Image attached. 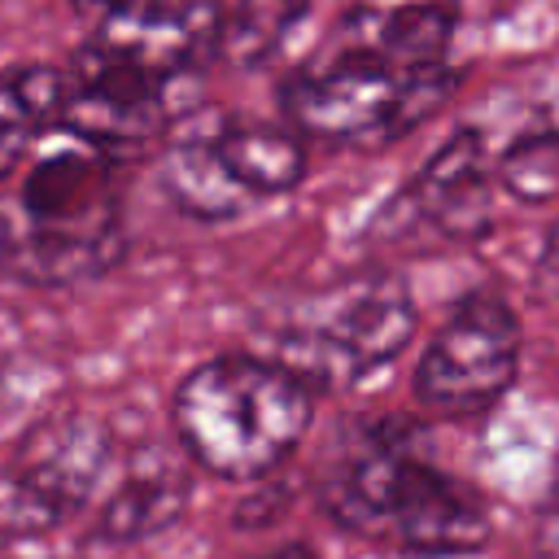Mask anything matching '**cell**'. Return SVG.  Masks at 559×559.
Instances as JSON below:
<instances>
[{"label":"cell","instance_id":"obj_3","mask_svg":"<svg viewBox=\"0 0 559 559\" xmlns=\"http://www.w3.org/2000/svg\"><path fill=\"white\" fill-rule=\"evenodd\" d=\"M319 511L371 546L406 559L480 555L493 537L485 493L428 454L406 415H345L310 472Z\"/></svg>","mask_w":559,"mask_h":559},{"label":"cell","instance_id":"obj_9","mask_svg":"<svg viewBox=\"0 0 559 559\" xmlns=\"http://www.w3.org/2000/svg\"><path fill=\"white\" fill-rule=\"evenodd\" d=\"M114 428L96 415L31 424L0 467V537H39L70 524L114 463Z\"/></svg>","mask_w":559,"mask_h":559},{"label":"cell","instance_id":"obj_2","mask_svg":"<svg viewBox=\"0 0 559 559\" xmlns=\"http://www.w3.org/2000/svg\"><path fill=\"white\" fill-rule=\"evenodd\" d=\"M223 0H127L92 17L66 74L57 131L114 157H135L197 105L218 57Z\"/></svg>","mask_w":559,"mask_h":559},{"label":"cell","instance_id":"obj_4","mask_svg":"<svg viewBox=\"0 0 559 559\" xmlns=\"http://www.w3.org/2000/svg\"><path fill=\"white\" fill-rule=\"evenodd\" d=\"M66 135V131H61ZM127 258L122 157L66 135L0 197V275L31 288H74Z\"/></svg>","mask_w":559,"mask_h":559},{"label":"cell","instance_id":"obj_6","mask_svg":"<svg viewBox=\"0 0 559 559\" xmlns=\"http://www.w3.org/2000/svg\"><path fill=\"white\" fill-rule=\"evenodd\" d=\"M415 328L419 310L411 284L397 271L367 266L288 297L266 319V358L297 371L314 393L358 389L402 358V349L415 341Z\"/></svg>","mask_w":559,"mask_h":559},{"label":"cell","instance_id":"obj_17","mask_svg":"<svg viewBox=\"0 0 559 559\" xmlns=\"http://www.w3.org/2000/svg\"><path fill=\"white\" fill-rule=\"evenodd\" d=\"M537 284H542V293L559 297V218L550 223L546 245H542V253H537Z\"/></svg>","mask_w":559,"mask_h":559},{"label":"cell","instance_id":"obj_12","mask_svg":"<svg viewBox=\"0 0 559 559\" xmlns=\"http://www.w3.org/2000/svg\"><path fill=\"white\" fill-rule=\"evenodd\" d=\"M66 74L52 66L0 70V183L26 162L44 131H57Z\"/></svg>","mask_w":559,"mask_h":559},{"label":"cell","instance_id":"obj_11","mask_svg":"<svg viewBox=\"0 0 559 559\" xmlns=\"http://www.w3.org/2000/svg\"><path fill=\"white\" fill-rule=\"evenodd\" d=\"M188 502H192V476H188V467L179 459H170L162 450L135 454V463L127 467L118 489L96 511L92 542H100V546H135V542L162 537L166 528H175L183 520Z\"/></svg>","mask_w":559,"mask_h":559},{"label":"cell","instance_id":"obj_5","mask_svg":"<svg viewBox=\"0 0 559 559\" xmlns=\"http://www.w3.org/2000/svg\"><path fill=\"white\" fill-rule=\"evenodd\" d=\"M183 454L231 485L271 480L314 428V389L266 354H214L170 397Z\"/></svg>","mask_w":559,"mask_h":559},{"label":"cell","instance_id":"obj_18","mask_svg":"<svg viewBox=\"0 0 559 559\" xmlns=\"http://www.w3.org/2000/svg\"><path fill=\"white\" fill-rule=\"evenodd\" d=\"M258 559H319V550L310 542H284V546H275V550H266Z\"/></svg>","mask_w":559,"mask_h":559},{"label":"cell","instance_id":"obj_19","mask_svg":"<svg viewBox=\"0 0 559 559\" xmlns=\"http://www.w3.org/2000/svg\"><path fill=\"white\" fill-rule=\"evenodd\" d=\"M118 4H127V0H74V9H79L83 17H100V13L118 9Z\"/></svg>","mask_w":559,"mask_h":559},{"label":"cell","instance_id":"obj_10","mask_svg":"<svg viewBox=\"0 0 559 559\" xmlns=\"http://www.w3.org/2000/svg\"><path fill=\"white\" fill-rule=\"evenodd\" d=\"M493 192L498 179L485 127H459L411 175L397 205L441 240L476 245L493 227Z\"/></svg>","mask_w":559,"mask_h":559},{"label":"cell","instance_id":"obj_1","mask_svg":"<svg viewBox=\"0 0 559 559\" xmlns=\"http://www.w3.org/2000/svg\"><path fill=\"white\" fill-rule=\"evenodd\" d=\"M454 31L459 0H354L280 79L284 122L336 148H384L411 135L459 87Z\"/></svg>","mask_w":559,"mask_h":559},{"label":"cell","instance_id":"obj_7","mask_svg":"<svg viewBox=\"0 0 559 559\" xmlns=\"http://www.w3.org/2000/svg\"><path fill=\"white\" fill-rule=\"evenodd\" d=\"M157 162L162 197L192 223H231L301 188L310 157L293 127L249 114L179 118Z\"/></svg>","mask_w":559,"mask_h":559},{"label":"cell","instance_id":"obj_13","mask_svg":"<svg viewBox=\"0 0 559 559\" xmlns=\"http://www.w3.org/2000/svg\"><path fill=\"white\" fill-rule=\"evenodd\" d=\"M310 4L314 0H236V9L223 13L218 57H227L240 70L271 66L306 22Z\"/></svg>","mask_w":559,"mask_h":559},{"label":"cell","instance_id":"obj_16","mask_svg":"<svg viewBox=\"0 0 559 559\" xmlns=\"http://www.w3.org/2000/svg\"><path fill=\"white\" fill-rule=\"evenodd\" d=\"M537 555L542 559H559V476L550 480V493L537 511Z\"/></svg>","mask_w":559,"mask_h":559},{"label":"cell","instance_id":"obj_15","mask_svg":"<svg viewBox=\"0 0 559 559\" xmlns=\"http://www.w3.org/2000/svg\"><path fill=\"white\" fill-rule=\"evenodd\" d=\"M284 507H288L284 485H266V489H249V493L236 502L231 520H236V528H266V524H275V515H280Z\"/></svg>","mask_w":559,"mask_h":559},{"label":"cell","instance_id":"obj_14","mask_svg":"<svg viewBox=\"0 0 559 559\" xmlns=\"http://www.w3.org/2000/svg\"><path fill=\"white\" fill-rule=\"evenodd\" d=\"M493 179L524 205H550L559 197V122L533 127L493 153Z\"/></svg>","mask_w":559,"mask_h":559},{"label":"cell","instance_id":"obj_8","mask_svg":"<svg viewBox=\"0 0 559 559\" xmlns=\"http://www.w3.org/2000/svg\"><path fill=\"white\" fill-rule=\"evenodd\" d=\"M524 328L498 288H467L419 349L411 371L415 402L437 419L489 415L520 380Z\"/></svg>","mask_w":559,"mask_h":559}]
</instances>
